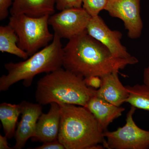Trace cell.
<instances>
[{"mask_svg": "<svg viewBox=\"0 0 149 149\" xmlns=\"http://www.w3.org/2000/svg\"><path fill=\"white\" fill-rule=\"evenodd\" d=\"M96 90L87 86L83 77L61 68L38 80L35 97L42 105L55 102L86 107Z\"/></svg>", "mask_w": 149, "mask_h": 149, "instance_id": "3957f363", "label": "cell"}, {"mask_svg": "<svg viewBox=\"0 0 149 149\" xmlns=\"http://www.w3.org/2000/svg\"><path fill=\"white\" fill-rule=\"evenodd\" d=\"M13 0H0V20H3L8 16V9L12 5Z\"/></svg>", "mask_w": 149, "mask_h": 149, "instance_id": "ffe728a7", "label": "cell"}, {"mask_svg": "<svg viewBox=\"0 0 149 149\" xmlns=\"http://www.w3.org/2000/svg\"><path fill=\"white\" fill-rule=\"evenodd\" d=\"M21 105V120L17 125L15 134V143L13 149L24 148L28 139L33 138L38 119L43 113L42 105L25 101Z\"/></svg>", "mask_w": 149, "mask_h": 149, "instance_id": "30bf717a", "label": "cell"}, {"mask_svg": "<svg viewBox=\"0 0 149 149\" xmlns=\"http://www.w3.org/2000/svg\"><path fill=\"white\" fill-rule=\"evenodd\" d=\"M82 0H56V6L59 11L73 8L82 7Z\"/></svg>", "mask_w": 149, "mask_h": 149, "instance_id": "d6986e66", "label": "cell"}, {"mask_svg": "<svg viewBox=\"0 0 149 149\" xmlns=\"http://www.w3.org/2000/svg\"><path fill=\"white\" fill-rule=\"evenodd\" d=\"M87 32L88 35L106 47L114 57L128 58L132 56L120 42L122 33L111 30L99 15L91 17L87 26Z\"/></svg>", "mask_w": 149, "mask_h": 149, "instance_id": "9c48e42d", "label": "cell"}, {"mask_svg": "<svg viewBox=\"0 0 149 149\" xmlns=\"http://www.w3.org/2000/svg\"><path fill=\"white\" fill-rule=\"evenodd\" d=\"M118 72H114L101 77L102 85L96 90L95 96L118 107L125 102L129 92L119 80Z\"/></svg>", "mask_w": 149, "mask_h": 149, "instance_id": "7c38bea8", "label": "cell"}, {"mask_svg": "<svg viewBox=\"0 0 149 149\" xmlns=\"http://www.w3.org/2000/svg\"><path fill=\"white\" fill-rule=\"evenodd\" d=\"M86 108L93 113L104 132L113 120L122 115L125 110L123 107L116 106L96 96L90 100Z\"/></svg>", "mask_w": 149, "mask_h": 149, "instance_id": "4fadbf2b", "label": "cell"}, {"mask_svg": "<svg viewBox=\"0 0 149 149\" xmlns=\"http://www.w3.org/2000/svg\"><path fill=\"white\" fill-rule=\"evenodd\" d=\"M136 108L131 106L126 116V123L115 131H104L106 140L104 148L109 149L149 148V131L137 126L133 119Z\"/></svg>", "mask_w": 149, "mask_h": 149, "instance_id": "8992f818", "label": "cell"}, {"mask_svg": "<svg viewBox=\"0 0 149 149\" xmlns=\"http://www.w3.org/2000/svg\"><path fill=\"white\" fill-rule=\"evenodd\" d=\"M60 122V106L52 103L47 113H42L39 118L32 141L44 143L57 140Z\"/></svg>", "mask_w": 149, "mask_h": 149, "instance_id": "8fae6325", "label": "cell"}, {"mask_svg": "<svg viewBox=\"0 0 149 149\" xmlns=\"http://www.w3.org/2000/svg\"><path fill=\"white\" fill-rule=\"evenodd\" d=\"M143 82L144 84L149 88V63L148 66L144 69Z\"/></svg>", "mask_w": 149, "mask_h": 149, "instance_id": "cb8c5ba5", "label": "cell"}, {"mask_svg": "<svg viewBox=\"0 0 149 149\" xmlns=\"http://www.w3.org/2000/svg\"><path fill=\"white\" fill-rule=\"evenodd\" d=\"M129 96L125 102L136 108L149 111V88L145 84L126 86Z\"/></svg>", "mask_w": 149, "mask_h": 149, "instance_id": "e0dca14e", "label": "cell"}, {"mask_svg": "<svg viewBox=\"0 0 149 149\" xmlns=\"http://www.w3.org/2000/svg\"><path fill=\"white\" fill-rule=\"evenodd\" d=\"M63 52L64 69L84 78L101 77L139 62L133 56L128 58L114 57L106 47L87 31L69 40Z\"/></svg>", "mask_w": 149, "mask_h": 149, "instance_id": "6da1fadb", "label": "cell"}, {"mask_svg": "<svg viewBox=\"0 0 149 149\" xmlns=\"http://www.w3.org/2000/svg\"><path fill=\"white\" fill-rule=\"evenodd\" d=\"M56 0H13L11 15L24 14L32 17L50 15L55 12Z\"/></svg>", "mask_w": 149, "mask_h": 149, "instance_id": "5bb4252c", "label": "cell"}, {"mask_svg": "<svg viewBox=\"0 0 149 149\" xmlns=\"http://www.w3.org/2000/svg\"><path fill=\"white\" fill-rule=\"evenodd\" d=\"M61 122L58 140L65 149H102L104 131L85 107L59 104Z\"/></svg>", "mask_w": 149, "mask_h": 149, "instance_id": "7a4b0ae2", "label": "cell"}, {"mask_svg": "<svg viewBox=\"0 0 149 149\" xmlns=\"http://www.w3.org/2000/svg\"><path fill=\"white\" fill-rule=\"evenodd\" d=\"M107 2L108 0H82V7L91 17H95L104 10Z\"/></svg>", "mask_w": 149, "mask_h": 149, "instance_id": "ac0fdd59", "label": "cell"}, {"mask_svg": "<svg viewBox=\"0 0 149 149\" xmlns=\"http://www.w3.org/2000/svg\"><path fill=\"white\" fill-rule=\"evenodd\" d=\"M85 84L88 87L98 89L102 85V79L97 76H92L84 78Z\"/></svg>", "mask_w": 149, "mask_h": 149, "instance_id": "44dd1931", "label": "cell"}, {"mask_svg": "<svg viewBox=\"0 0 149 149\" xmlns=\"http://www.w3.org/2000/svg\"><path fill=\"white\" fill-rule=\"evenodd\" d=\"M7 137L5 136H3L0 135V149H12L13 148H11L8 145V142Z\"/></svg>", "mask_w": 149, "mask_h": 149, "instance_id": "603a6c76", "label": "cell"}, {"mask_svg": "<svg viewBox=\"0 0 149 149\" xmlns=\"http://www.w3.org/2000/svg\"><path fill=\"white\" fill-rule=\"evenodd\" d=\"M63 47L61 38L54 34L52 43L24 61L4 65L6 74L0 77V91H8L12 85L22 80L26 88L32 85L34 77L42 73H49L63 65Z\"/></svg>", "mask_w": 149, "mask_h": 149, "instance_id": "277c9868", "label": "cell"}, {"mask_svg": "<svg viewBox=\"0 0 149 149\" xmlns=\"http://www.w3.org/2000/svg\"><path fill=\"white\" fill-rule=\"evenodd\" d=\"M91 17L83 8L65 9L49 17V25L61 38L70 40L87 31Z\"/></svg>", "mask_w": 149, "mask_h": 149, "instance_id": "52a82bcc", "label": "cell"}, {"mask_svg": "<svg viewBox=\"0 0 149 149\" xmlns=\"http://www.w3.org/2000/svg\"><path fill=\"white\" fill-rule=\"evenodd\" d=\"M35 149H65L64 146L58 141L56 140L43 143L42 146L36 147Z\"/></svg>", "mask_w": 149, "mask_h": 149, "instance_id": "7402d4cb", "label": "cell"}, {"mask_svg": "<svg viewBox=\"0 0 149 149\" xmlns=\"http://www.w3.org/2000/svg\"><path fill=\"white\" fill-rule=\"evenodd\" d=\"M18 37L10 25L0 26V51L8 53L26 60L29 56L18 47Z\"/></svg>", "mask_w": 149, "mask_h": 149, "instance_id": "2e32d148", "label": "cell"}, {"mask_svg": "<svg viewBox=\"0 0 149 149\" xmlns=\"http://www.w3.org/2000/svg\"><path fill=\"white\" fill-rule=\"evenodd\" d=\"M141 0H108L104 10L112 17L123 22L128 36L131 39L141 37L143 23L141 16Z\"/></svg>", "mask_w": 149, "mask_h": 149, "instance_id": "ba28073f", "label": "cell"}, {"mask_svg": "<svg viewBox=\"0 0 149 149\" xmlns=\"http://www.w3.org/2000/svg\"><path fill=\"white\" fill-rule=\"evenodd\" d=\"M21 113L20 103L15 104L3 102L0 104V120L5 136L8 139H11L15 136L17 120Z\"/></svg>", "mask_w": 149, "mask_h": 149, "instance_id": "9a60e30c", "label": "cell"}, {"mask_svg": "<svg viewBox=\"0 0 149 149\" xmlns=\"http://www.w3.org/2000/svg\"><path fill=\"white\" fill-rule=\"evenodd\" d=\"M49 15L32 17L24 14L11 15L8 24L18 37V47L30 56L52 41L54 35L49 30Z\"/></svg>", "mask_w": 149, "mask_h": 149, "instance_id": "5b68a950", "label": "cell"}]
</instances>
